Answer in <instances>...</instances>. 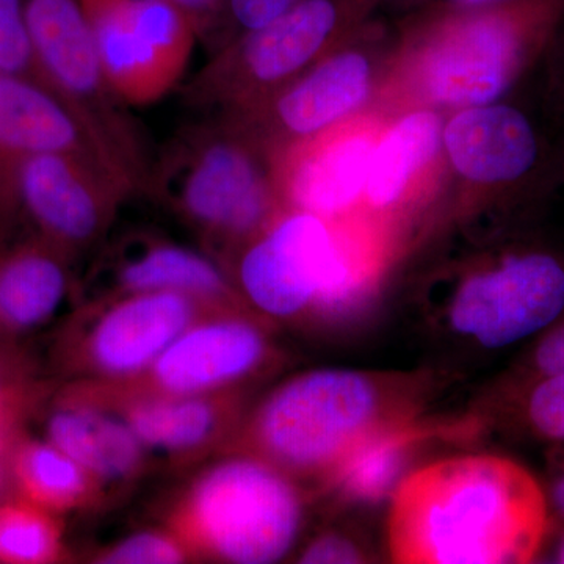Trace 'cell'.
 <instances>
[{
    "label": "cell",
    "mask_w": 564,
    "mask_h": 564,
    "mask_svg": "<svg viewBox=\"0 0 564 564\" xmlns=\"http://www.w3.org/2000/svg\"><path fill=\"white\" fill-rule=\"evenodd\" d=\"M403 232L361 209H284L225 262L247 306L273 325L340 336L361 328L410 259Z\"/></svg>",
    "instance_id": "obj_1"
},
{
    "label": "cell",
    "mask_w": 564,
    "mask_h": 564,
    "mask_svg": "<svg viewBox=\"0 0 564 564\" xmlns=\"http://www.w3.org/2000/svg\"><path fill=\"white\" fill-rule=\"evenodd\" d=\"M414 258L415 313L447 351L488 358L532 343L564 315V247L522 223L441 237Z\"/></svg>",
    "instance_id": "obj_2"
},
{
    "label": "cell",
    "mask_w": 564,
    "mask_h": 564,
    "mask_svg": "<svg viewBox=\"0 0 564 564\" xmlns=\"http://www.w3.org/2000/svg\"><path fill=\"white\" fill-rule=\"evenodd\" d=\"M563 11L564 0L426 2L403 11L369 109L389 118L415 109L448 115L510 99L540 66Z\"/></svg>",
    "instance_id": "obj_3"
},
{
    "label": "cell",
    "mask_w": 564,
    "mask_h": 564,
    "mask_svg": "<svg viewBox=\"0 0 564 564\" xmlns=\"http://www.w3.org/2000/svg\"><path fill=\"white\" fill-rule=\"evenodd\" d=\"M552 518L544 486L502 455L430 459L388 502L386 551L399 564L536 562Z\"/></svg>",
    "instance_id": "obj_4"
},
{
    "label": "cell",
    "mask_w": 564,
    "mask_h": 564,
    "mask_svg": "<svg viewBox=\"0 0 564 564\" xmlns=\"http://www.w3.org/2000/svg\"><path fill=\"white\" fill-rule=\"evenodd\" d=\"M452 381L454 372L444 367L296 373L248 408L225 454L258 456L317 500L323 486L370 437L429 413Z\"/></svg>",
    "instance_id": "obj_5"
},
{
    "label": "cell",
    "mask_w": 564,
    "mask_h": 564,
    "mask_svg": "<svg viewBox=\"0 0 564 564\" xmlns=\"http://www.w3.org/2000/svg\"><path fill=\"white\" fill-rule=\"evenodd\" d=\"M447 180L421 243L519 225L560 177V154L532 115L510 99L445 117Z\"/></svg>",
    "instance_id": "obj_6"
},
{
    "label": "cell",
    "mask_w": 564,
    "mask_h": 564,
    "mask_svg": "<svg viewBox=\"0 0 564 564\" xmlns=\"http://www.w3.org/2000/svg\"><path fill=\"white\" fill-rule=\"evenodd\" d=\"M151 198L166 204L223 267L285 209L270 155L221 113H206L158 155Z\"/></svg>",
    "instance_id": "obj_7"
},
{
    "label": "cell",
    "mask_w": 564,
    "mask_h": 564,
    "mask_svg": "<svg viewBox=\"0 0 564 564\" xmlns=\"http://www.w3.org/2000/svg\"><path fill=\"white\" fill-rule=\"evenodd\" d=\"M314 500L273 464L228 452L174 497L163 527L192 562L278 563L299 549Z\"/></svg>",
    "instance_id": "obj_8"
},
{
    "label": "cell",
    "mask_w": 564,
    "mask_h": 564,
    "mask_svg": "<svg viewBox=\"0 0 564 564\" xmlns=\"http://www.w3.org/2000/svg\"><path fill=\"white\" fill-rule=\"evenodd\" d=\"M378 11L377 0H303L210 52L181 85L182 99L204 115L245 109L313 68Z\"/></svg>",
    "instance_id": "obj_9"
},
{
    "label": "cell",
    "mask_w": 564,
    "mask_h": 564,
    "mask_svg": "<svg viewBox=\"0 0 564 564\" xmlns=\"http://www.w3.org/2000/svg\"><path fill=\"white\" fill-rule=\"evenodd\" d=\"M41 77L133 196H150L158 152L104 74L80 0H22Z\"/></svg>",
    "instance_id": "obj_10"
},
{
    "label": "cell",
    "mask_w": 564,
    "mask_h": 564,
    "mask_svg": "<svg viewBox=\"0 0 564 564\" xmlns=\"http://www.w3.org/2000/svg\"><path fill=\"white\" fill-rule=\"evenodd\" d=\"M236 306L180 292L88 300L58 334L54 362L69 381H113L151 366L204 317Z\"/></svg>",
    "instance_id": "obj_11"
},
{
    "label": "cell",
    "mask_w": 564,
    "mask_h": 564,
    "mask_svg": "<svg viewBox=\"0 0 564 564\" xmlns=\"http://www.w3.org/2000/svg\"><path fill=\"white\" fill-rule=\"evenodd\" d=\"M392 43V24L373 17L332 54L284 87L245 109L228 111L274 154L369 109Z\"/></svg>",
    "instance_id": "obj_12"
},
{
    "label": "cell",
    "mask_w": 564,
    "mask_h": 564,
    "mask_svg": "<svg viewBox=\"0 0 564 564\" xmlns=\"http://www.w3.org/2000/svg\"><path fill=\"white\" fill-rule=\"evenodd\" d=\"M276 329L250 307L220 310L182 333L140 373L77 383L113 397H192L251 389L285 361Z\"/></svg>",
    "instance_id": "obj_13"
},
{
    "label": "cell",
    "mask_w": 564,
    "mask_h": 564,
    "mask_svg": "<svg viewBox=\"0 0 564 564\" xmlns=\"http://www.w3.org/2000/svg\"><path fill=\"white\" fill-rule=\"evenodd\" d=\"M107 82L126 106L147 107L184 84L198 35L169 0H80Z\"/></svg>",
    "instance_id": "obj_14"
},
{
    "label": "cell",
    "mask_w": 564,
    "mask_h": 564,
    "mask_svg": "<svg viewBox=\"0 0 564 564\" xmlns=\"http://www.w3.org/2000/svg\"><path fill=\"white\" fill-rule=\"evenodd\" d=\"M131 191L104 163L74 152H44L22 166L20 217L33 234L76 261L98 247Z\"/></svg>",
    "instance_id": "obj_15"
},
{
    "label": "cell",
    "mask_w": 564,
    "mask_h": 564,
    "mask_svg": "<svg viewBox=\"0 0 564 564\" xmlns=\"http://www.w3.org/2000/svg\"><path fill=\"white\" fill-rule=\"evenodd\" d=\"M445 117L443 111L415 109L389 120L358 207L406 234L413 250L443 198Z\"/></svg>",
    "instance_id": "obj_16"
},
{
    "label": "cell",
    "mask_w": 564,
    "mask_h": 564,
    "mask_svg": "<svg viewBox=\"0 0 564 564\" xmlns=\"http://www.w3.org/2000/svg\"><path fill=\"white\" fill-rule=\"evenodd\" d=\"M389 120L380 111L361 110L274 154L273 180L285 209L325 218L358 209Z\"/></svg>",
    "instance_id": "obj_17"
},
{
    "label": "cell",
    "mask_w": 564,
    "mask_h": 564,
    "mask_svg": "<svg viewBox=\"0 0 564 564\" xmlns=\"http://www.w3.org/2000/svg\"><path fill=\"white\" fill-rule=\"evenodd\" d=\"M251 389L192 397H113L68 381L62 393L118 415L139 437L148 454L173 466L225 454L247 414Z\"/></svg>",
    "instance_id": "obj_18"
},
{
    "label": "cell",
    "mask_w": 564,
    "mask_h": 564,
    "mask_svg": "<svg viewBox=\"0 0 564 564\" xmlns=\"http://www.w3.org/2000/svg\"><path fill=\"white\" fill-rule=\"evenodd\" d=\"M486 433L473 408L463 414L414 415L370 437L323 486L317 500H325L334 513L380 507L433 451L474 444Z\"/></svg>",
    "instance_id": "obj_19"
},
{
    "label": "cell",
    "mask_w": 564,
    "mask_h": 564,
    "mask_svg": "<svg viewBox=\"0 0 564 564\" xmlns=\"http://www.w3.org/2000/svg\"><path fill=\"white\" fill-rule=\"evenodd\" d=\"M44 152L87 155L118 177L76 115L54 93L36 82L0 73V247L20 217L22 166Z\"/></svg>",
    "instance_id": "obj_20"
},
{
    "label": "cell",
    "mask_w": 564,
    "mask_h": 564,
    "mask_svg": "<svg viewBox=\"0 0 564 564\" xmlns=\"http://www.w3.org/2000/svg\"><path fill=\"white\" fill-rule=\"evenodd\" d=\"M99 273L96 292L85 299L140 292H180L223 306L248 307L217 259L159 237L122 240Z\"/></svg>",
    "instance_id": "obj_21"
},
{
    "label": "cell",
    "mask_w": 564,
    "mask_h": 564,
    "mask_svg": "<svg viewBox=\"0 0 564 564\" xmlns=\"http://www.w3.org/2000/svg\"><path fill=\"white\" fill-rule=\"evenodd\" d=\"M44 440L87 469L109 496L137 484L150 464L147 448L118 415L61 391L52 400Z\"/></svg>",
    "instance_id": "obj_22"
},
{
    "label": "cell",
    "mask_w": 564,
    "mask_h": 564,
    "mask_svg": "<svg viewBox=\"0 0 564 564\" xmlns=\"http://www.w3.org/2000/svg\"><path fill=\"white\" fill-rule=\"evenodd\" d=\"M73 263L35 234L0 247V337L17 340L54 317L73 284Z\"/></svg>",
    "instance_id": "obj_23"
},
{
    "label": "cell",
    "mask_w": 564,
    "mask_h": 564,
    "mask_svg": "<svg viewBox=\"0 0 564 564\" xmlns=\"http://www.w3.org/2000/svg\"><path fill=\"white\" fill-rule=\"evenodd\" d=\"M14 492L55 514L101 507L109 497L87 469L47 440L18 437L9 455Z\"/></svg>",
    "instance_id": "obj_24"
},
{
    "label": "cell",
    "mask_w": 564,
    "mask_h": 564,
    "mask_svg": "<svg viewBox=\"0 0 564 564\" xmlns=\"http://www.w3.org/2000/svg\"><path fill=\"white\" fill-rule=\"evenodd\" d=\"M486 429H507L536 443L564 445V372L503 375L473 408Z\"/></svg>",
    "instance_id": "obj_25"
},
{
    "label": "cell",
    "mask_w": 564,
    "mask_h": 564,
    "mask_svg": "<svg viewBox=\"0 0 564 564\" xmlns=\"http://www.w3.org/2000/svg\"><path fill=\"white\" fill-rule=\"evenodd\" d=\"M65 558L61 514L17 494L0 502V563L52 564Z\"/></svg>",
    "instance_id": "obj_26"
},
{
    "label": "cell",
    "mask_w": 564,
    "mask_h": 564,
    "mask_svg": "<svg viewBox=\"0 0 564 564\" xmlns=\"http://www.w3.org/2000/svg\"><path fill=\"white\" fill-rule=\"evenodd\" d=\"M91 563L177 564L192 562L187 549L166 527L144 530L93 552Z\"/></svg>",
    "instance_id": "obj_27"
},
{
    "label": "cell",
    "mask_w": 564,
    "mask_h": 564,
    "mask_svg": "<svg viewBox=\"0 0 564 564\" xmlns=\"http://www.w3.org/2000/svg\"><path fill=\"white\" fill-rule=\"evenodd\" d=\"M0 73L46 87L33 52L22 0H0Z\"/></svg>",
    "instance_id": "obj_28"
},
{
    "label": "cell",
    "mask_w": 564,
    "mask_h": 564,
    "mask_svg": "<svg viewBox=\"0 0 564 564\" xmlns=\"http://www.w3.org/2000/svg\"><path fill=\"white\" fill-rule=\"evenodd\" d=\"M299 563H370L375 562L372 545L351 527L329 525L313 534L295 555Z\"/></svg>",
    "instance_id": "obj_29"
},
{
    "label": "cell",
    "mask_w": 564,
    "mask_h": 564,
    "mask_svg": "<svg viewBox=\"0 0 564 564\" xmlns=\"http://www.w3.org/2000/svg\"><path fill=\"white\" fill-rule=\"evenodd\" d=\"M300 2L303 0H223L220 33L214 51L243 33L263 28Z\"/></svg>",
    "instance_id": "obj_30"
},
{
    "label": "cell",
    "mask_w": 564,
    "mask_h": 564,
    "mask_svg": "<svg viewBox=\"0 0 564 564\" xmlns=\"http://www.w3.org/2000/svg\"><path fill=\"white\" fill-rule=\"evenodd\" d=\"M564 372V315L544 333L527 344L525 350L511 367L510 377H540Z\"/></svg>",
    "instance_id": "obj_31"
},
{
    "label": "cell",
    "mask_w": 564,
    "mask_h": 564,
    "mask_svg": "<svg viewBox=\"0 0 564 564\" xmlns=\"http://www.w3.org/2000/svg\"><path fill=\"white\" fill-rule=\"evenodd\" d=\"M41 391L35 380L0 384V455H9L21 436L29 411L35 408Z\"/></svg>",
    "instance_id": "obj_32"
},
{
    "label": "cell",
    "mask_w": 564,
    "mask_h": 564,
    "mask_svg": "<svg viewBox=\"0 0 564 564\" xmlns=\"http://www.w3.org/2000/svg\"><path fill=\"white\" fill-rule=\"evenodd\" d=\"M540 66L544 111L551 120L564 126V11Z\"/></svg>",
    "instance_id": "obj_33"
},
{
    "label": "cell",
    "mask_w": 564,
    "mask_h": 564,
    "mask_svg": "<svg viewBox=\"0 0 564 564\" xmlns=\"http://www.w3.org/2000/svg\"><path fill=\"white\" fill-rule=\"evenodd\" d=\"M174 9L181 11L198 35L199 43L212 51L217 46L220 33L223 0H169Z\"/></svg>",
    "instance_id": "obj_34"
},
{
    "label": "cell",
    "mask_w": 564,
    "mask_h": 564,
    "mask_svg": "<svg viewBox=\"0 0 564 564\" xmlns=\"http://www.w3.org/2000/svg\"><path fill=\"white\" fill-rule=\"evenodd\" d=\"M552 522L564 525V445L549 451L547 484H544Z\"/></svg>",
    "instance_id": "obj_35"
},
{
    "label": "cell",
    "mask_w": 564,
    "mask_h": 564,
    "mask_svg": "<svg viewBox=\"0 0 564 564\" xmlns=\"http://www.w3.org/2000/svg\"><path fill=\"white\" fill-rule=\"evenodd\" d=\"M554 524V522H552ZM555 527H558V532H555V529L551 530L552 532H555L554 541L545 540V543L543 545V551H541L540 556H538V560L540 558H549L545 560V562L549 563H562L564 564V525L562 524H554Z\"/></svg>",
    "instance_id": "obj_36"
},
{
    "label": "cell",
    "mask_w": 564,
    "mask_h": 564,
    "mask_svg": "<svg viewBox=\"0 0 564 564\" xmlns=\"http://www.w3.org/2000/svg\"><path fill=\"white\" fill-rule=\"evenodd\" d=\"M426 2H437L445 3V6H456V7H474V6H485V3H494L500 2V0H421V3L417 6H422V3ZM415 6V7H417ZM414 9V7H413Z\"/></svg>",
    "instance_id": "obj_37"
},
{
    "label": "cell",
    "mask_w": 564,
    "mask_h": 564,
    "mask_svg": "<svg viewBox=\"0 0 564 564\" xmlns=\"http://www.w3.org/2000/svg\"><path fill=\"white\" fill-rule=\"evenodd\" d=\"M377 2L380 10L389 6H395L399 7L400 10L403 9V11H406L413 9L417 3H421V0H377Z\"/></svg>",
    "instance_id": "obj_38"
},
{
    "label": "cell",
    "mask_w": 564,
    "mask_h": 564,
    "mask_svg": "<svg viewBox=\"0 0 564 564\" xmlns=\"http://www.w3.org/2000/svg\"><path fill=\"white\" fill-rule=\"evenodd\" d=\"M9 455H0V484H2L6 474L9 475Z\"/></svg>",
    "instance_id": "obj_39"
},
{
    "label": "cell",
    "mask_w": 564,
    "mask_h": 564,
    "mask_svg": "<svg viewBox=\"0 0 564 564\" xmlns=\"http://www.w3.org/2000/svg\"><path fill=\"white\" fill-rule=\"evenodd\" d=\"M560 177L564 184V151L560 152Z\"/></svg>",
    "instance_id": "obj_40"
}]
</instances>
